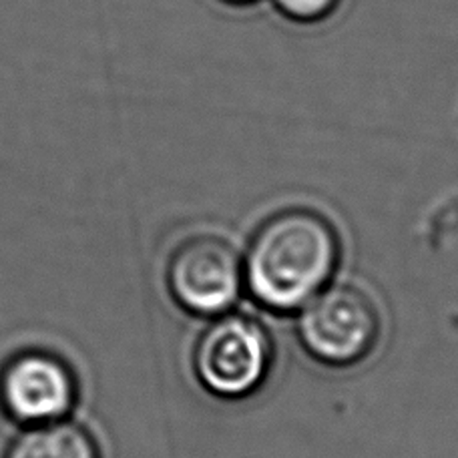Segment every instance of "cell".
<instances>
[{"label": "cell", "instance_id": "8992f818", "mask_svg": "<svg viewBox=\"0 0 458 458\" xmlns=\"http://www.w3.org/2000/svg\"><path fill=\"white\" fill-rule=\"evenodd\" d=\"M4 458H101V453L91 432L64 419L24 427L8 445Z\"/></svg>", "mask_w": 458, "mask_h": 458}, {"label": "cell", "instance_id": "6da1fadb", "mask_svg": "<svg viewBox=\"0 0 458 458\" xmlns=\"http://www.w3.org/2000/svg\"><path fill=\"white\" fill-rule=\"evenodd\" d=\"M338 258L340 237L328 217L306 208L284 209L253 233L243 280L258 304L292 312L324 290Z\"/></svg>", "mask_w": 458, "mask_h": 458}, {"label": "cell", "instance_id": "52a82bcc", "mask_svg": "<svg viewBox=\"0 0 458 458\" xmlns=\"http://www.w3.org/2000/svg\"><path fill=\"white\" fill-rule=\"evenodd\" d=\"M284 19L298 24H318L328 21L338 11L342 0H272Z\"/></svg>", "mask_w": 458, "mask_h": 458}, {"label": "cell", "instance_id": "3957f363", "mask_svg": "<svg viewBox=\"0 0 458 458\" xmlns=\"http://www.w3.org/2000/svg\"><path fill=\"white\" fill-rule=\"evenodd\" d=\"M272 358L267 332L253 318L232 314L219 318L201 334L193 368L211 394L242 400L264 386Z\"/></svg>", "mask_w": 458, "mask_h": 458}, {"label": "cell", "instance_id": "277c9868", "mask_svg": "<svg viewBox=\"0 0 458 458\" xmlns=\"http://www.w3.org/2000/svg\"><path fill=\"white\" fill-rule=\"evenodd\" d=\"M77 376L63 356L29 348L0 368V408L22 427L64 420L75 408Z\"/></svg>", "mask_w": 458, "mask_h": 458}, {"label": "cell", "instance_id": "5b68a950", "mask_svg": "<svg viewBox=\"0 0 458 458\" xmlns=\"http://www.w3.org/2000/svg\"><path fill=\"white\" fill-rule=\"evenodd\" d=\"M243 266L224 237L199 233L183 240L167 261V288L179 306L217 316L240 296Z\"/></svg>", "mask_w": 458, "mask_h": 458}, {"label": "cell", "instance_id": "7a4b0ae2", "mask_svg": "<svg viewBox=\"0 0 458 458\" xmlns=\"http://www.w3.org/2000/svg\"><path fill=\"white\" fill-rule=\"evenodd\" d=\"M298 336L318 362L334 368L354 366L368 358L378 342V308L356 285H330L304 304L298 318Z\"/></svg>", "mask_w": 458, "mask_h": 458}, {"label": "cell", "instance_id": "ba28073f", "mask_svg": "<svg viewBox=\"0 0 458 458\" xmlns=\"http://www.w3.org/2000/svg\"><path fill=\"white\" fill-rule=\"evenodd\" d=\"M224 3L233 4V6H248V4L258 3V0H224Z\"/></svg>", "mask_w": 458, "mask_h": 458}]
</instances>
